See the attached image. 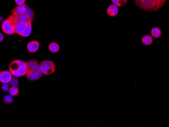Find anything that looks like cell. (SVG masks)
<instances>
[{
  "label": "cell",
  "instance_id": "1",
  "mask_svg": "<svg viewBox=\"0 0 169 127\" xmlns=\"http://www.w3.org/2000/svg\"><path fill=\"white\" fill-rule=\"evenodd\" d=\"M168 0H134L135 5L141 9L155 12L164 6Z\"/></svg>",
  "mask_w": 169,
  "mask_h": 127
},
{
  "label": "cell",
  "instance_id": "2",
  "mask_svg": "<svg viewBox=\"0 0 169 127\" xmlns=\"http://www.w3.org/2000/svg\"><path fill=\"white\" fill-rule=\"evenodd\" d=\"M9 69L12 75L16 78L26 75L27 72L26 62L19 60L13 61L10 63Z\"/></svg>",
  "mask_w": 169,
  "mask_h": 127
},
{
  "label": "cell",
  "instance_id": "3",
  "mask_svg": "<svg viewBox=\"0 0 169 127\" xmlns=\"http://www.w3.org/2000/svg\"><path fill=\"white\" fill-rule=\"evenodd\" d=\"M41 72L45 75H50L53 74L56 69L55 63L50 60H45L40 64Z\"/></svg>",
  "mask_w": 169,
  "mask_h": 127
},
{
  "label": "cell",
  "instance_id": "4",
  "mask_svg": "<svg viewBox=\"0 0 169 127\" xmlns=\"http://www.w3.org/2000/svg\"><path fill=\"white\" fill-rule=\"evenodd\" d=\"M2 30L4 33L7 35H12L15 34L14 30V22L9 17L7 20L3 22L2 25Z\"/></svg>",
  "mask_w": 169,
  "mask_h": 127
},
{
  "label": "cell",
  "instance_id": "5",
  "mask_svg": "<svg viewBox=\"0 0 169 127\" xmlns=\"http://www.w3.org/2000/svg\"><path fill=\"white\" fill-rule=\"evenodd\" d=\"M27 64V71L38 72H41V69L40 64L37 60H30L26 62Z\"/></svg>",
  "mask_w": 169,
  "mask_h": 127
},
{
  "label": "cell",
  "instance_id": "6",
  "mask_svg": "<svg viewBox=\"0 0 169 127\" xmlns=\"http://www.w3.org/2000/svg\"><path fill=\"white\" fill-rule=\"evenodd\" d=\"M9 17L13 21L16 22L22 23V24H32V20L25 15H15V16L11 15Z\"/></svg>",
  "mask_w": 169,
  "mask_h": 127
},
{
  "label": "cell",
  "instance_id": "7",
  "mask_svg": "<svg viewBox=\"0 0 169 127\" xmlns=\"http://www.w3.org/2000/svg\"><path fill=\"white\" fill-rule=\"evenodd\" d=\"M119 12L118 7L114 4L109 5L106 9V13L107 15L111 17H116L118 15Z\"/></svg>",
  "mask_w": 169,
  "mask_h": 127
},
{
  "label": "cell",
  "instance_id": "8",
  "mask_svg": "<svg viewBox=\"0 0 169 127\" xmlns=\"http://www.w3.org/2000/svg\"><path fill=\"white\" fill-rule=\"evenodd\" d=\"M12 79V75L10 72L4 71L0 73V82L3 83H9Z\"/></svg>",
  "mask_w": 169,
  "mask_h": 127
},
{
  "label": "cell",
  "instance_id": "9",
  "mask_svg": "<svg viewBox=\"0 0 169 127\" xmlns=\"http://www.w3.org/2000/svg\"><path fill=\"white\" fill-rule=\"evenodd\" d=\"M14 22V30L15 33L18 34L19 35H21L24 30H25L27 24L19 22Z\"/></svg>",
  "mask_w": 169,
  "mask_h": 127
},
{
  "label": "cell",
  "instance_id": "10",
  "mask_svg": "<svg viewBox=\"0 0 169 127\" xmlns=\"http://www.w3.org/2000/svg\"><path fill=\"white\" fill-rule=\"evenodd\" d=\"M27 78L30 80H38L40 79L42 77V73L41 72H30V71H27Z\"/></svg>",
  "mask_w": 169,
  "mask_h": 127
},
{
  "label": "cell",
  "instance_id": "11",
  "mask_svg": "<svg viewBox=\"0 0 169 127\" xmlns=\"http://www.w3.org/2000/svg\"><path fill=\"white\" fill-rule=\"evenodd\" d=\"M39 47H40V43L37 41H31L27 45V50L30 53H35L37 52V51L39 50Z\"/></svg>",
  "mask_w": 169,
  "mask_h": 127
},
{
  "label": "cell",
  "instance_id": "12",
  "mask_svg": "<svg viewBox=\"0 0 169 127\" xmlns=\"http://www.w3.org/2000/svg\"><path fill=\"white\" fill-rule=\"evenodd\" d=\"M12 15H14V16H15V15H25V16H27L24 4V5H22V6H18L17 7H16L14 9H13V10L12 11Z\"/></svg>",
  "mask_w": 169,
  "mask_h": 127
},
{
  "label": "cell",
  "instance_id": "13",
  "mask_svg": "<svg viewBox=\"0 0 169 127\" xmlns=\"http://www.w3.org/2000/svg\"><path fill=\"white\" fill-rule=\"evenodd\" d=\"M143 45L145 46H149L151 45L154 43V39L152 36L149 35H143L141 39Z\"/></svg>",
  "mask_w": 169,
  "mask_h": 127
},
{
  "label": "cell",
  "instance_id": "14",
  "mask_svg": "<svg viewBox=\"0 0 169 127\" xmlns=\"http://www.w3.org/2000/svg\"><path fill=\"white\" fill-rule=\"evenodd\" d=\"M151 34L152 38H159L162 35V30L159 27H154L151 29Z\"/></svg>",
  "mask_w": 169,
  "mask_h": 127
},
{
  "label": "cell",
  "instance_id": "15",
  "mask_svg": "<svg viewBox=\"0 0 169 127\" xmlns=\"http://www.w3.org/2000/svg\"><path fill=\"white\" fill-rule=\"evenodd\" d=\"M49 50L52 53H56L60 50L59 44L56 42H51L48 46Z\"/></svg>",
  "mask_w": 169,
  "mask_h": 127
},
{
  "label": "cell",
  "instance_id": "16",
  "mask_svg": "<svg viewBox=\"0 0 169 127\" xmlns=\"http://www.w3.org/2000/svg\"><path fill=\"white\" fill-rule=\"evenodd\" d=\"M24 6H25L26 14H27V16L32 21L35 18L34 11L32 10V9L30 8V7L28 6L27 5L24 4Z\"/></svg>",
  "mask_w": 169,
  "mask_h": 127
},
{
  "label": "cell",
  "instance_id": "17",
  "mask_svg": "<svg viewBox=\"0 0 169 127\" xmlns=\"http://www.w3.org/2000/svg\"><path fill=\"white\" fill-rule=\"evenodd\" d=\"M111 1L117 7H122L127 4L128 0H111Z\"/></svg>",
  "mask_w": 169,
  "mask_h": 127
},
{
  "label": "cell",
  "instance_id": "18",
  "mask_svg": "<svg viewBox=\"0 0 169 127\" xmlns=\"http://www.w3.org/2000/svg\"><path fill=\"white\" fill-rule=\"evenodd\" d=\"M32 24H27V27H25V30H24V32L21 34V36L24 37H29L30 35L32 32Z\"/></svg>",
  "mask_w": 169,
  "mask_h": 127
},
{
  "label": "cell",
  "instance_id": "19",
  "mask_svg": "<svg viewBox=\"0 0 169 127\" xmlns=\"http://www.w3.org/2000/svg\"><path fill=\"white\" fill-rule=\"evenodd\" d=\"M9 94L11 96H16L19 93V90L16 87H12L9 89Z\"/></svg>",
  "mask_w": 169,
  "mask_h": 127
},
{
  "label": "cell",
  "instance_id": "20",
  "mask_svg": "<svg viewBox=\"0 0 169 127\" xmlns=\"http://www.w3.org/2000/svg\"><path fill=\"white\" fill-rule=\"evenodd\" d=\"M4 100L6 103L10 104L13 101V99L11 95H6L4 97Z\"/></svg>",
  "mask_w": 169,
  "mask_h": 127
},
{
  "label": "cell",
  "instance_id": "21",
  "mask_svg": "<svg viewBox=\"0 0 169 127\" xmlns=\"http://www.w3.org/2000/svg\"><path fill=\"white\" fill-rule=\"evenodd\" d=\"M10 85L12 87H17L18 85V80L16 79V78H14L10 82Z\"/></svg>",
  "mask_w": 169,
  "mask_h": 127
},
{
  "label": "cell",
  "instance_id": "22",
  "mask_svg": "<svg viewBox=\"0 0 169 127\" xmlns=\"http://www.w3.org/2000/svg\"><path fill=\"white\" fill-rule=\"evenodd\" d=\"M10 89L9 85L8 83H4L2 86V90L4 92H7Z\"/></svg>",
  "mask_w": 169,
  "mask_h": 127
},
{
  "label": "cell",
  "instance_id": "23",
  "mask_svg": "<svg viewBox=\"0 0 169 127\" xmlns=\"http://www.w3.org/2000/svg\"><path fill=\"white\" fill-rule=\"evenodd\" d=\"M15 2L18 6H22L25 3V0H15Z\"/></svg>",
  "mask_w": 169,
  "mask_h": 127
},
{
  "label": "cell",
  "instance_id": "24",
  "mask_svg": "<svg viewBox=\"0 0 169 127\" xmlns=\"http://www.w3.org/2000/svg\"><path fill=\"white\" fill-rule=\"evenodd\" d=\"M4 39V36L3 35V34L0 32V43L2 42V41Z\"/></svg>",
  "mask_w": 169,
  "mask_h": 127
}]
</instances>
